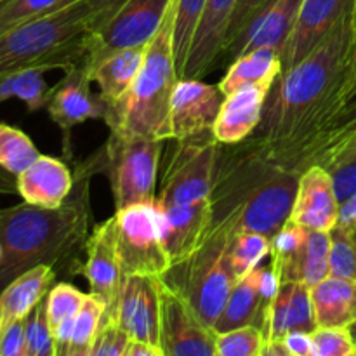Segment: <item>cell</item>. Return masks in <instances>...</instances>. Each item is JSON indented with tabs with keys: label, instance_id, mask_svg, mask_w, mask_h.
<instances>
[{
	"label": "cell",
	"instance_id": "cell-17",
	"mask_svg": "<svg viewBox=\"0 0 356 356\" xmlns=\"http://www.w3.org/2000/svg\"><path fill=\"white\" fill-rule=\"evenodd\" d=\"M156 209L160 212L162 240L170 264L183 263L207 240L211 232V198Z\"/></svg>",
	"mask_w": 356,
	"mask_h": 356
},
{
	"label": "cell",
	"instance_id": "cell-19",
	"mask_svg": "<svg viewBox=\"0 0 356 356\" xmlns=\"http://www.w3.org/2000/svg\"><path fill=\"white\" fill-rule=\"evenodd\" d=\"M235 2L236 0H207L181 79H202L221 61Z\"/></svg>",
	"mask_w": 356,
	"mask_h": 356
},
{
	"label": "cell",
	"instance_id": "cell-42",
	"mask_svg": "<svg viewBox=\"0 0 356 356\" xmlns=\"http://www.w3.org/2000/svg\"><path fill=\"white\" fill-rule=\"evenodd\" d=\"M129 343H131L129 334L120 329L115 320L106 316L90 348V356H125Z\"/></svg>",
	"mask_w": 356,
	"mask_h": 356
},
{
	"label": "cell",
	"instance_id": "cell-26",
	"mask_svg": "<svg viewBox=\"0 0 356 356\" xmlns=\"http://www.w3.org/2000/svg\"><path fill=\"white\" fill-rule=\"evenodd\" d=\"M313 313L318 327H348L356 322V282L327 277L312 287Z\"/></svg>",
	"mask_w": 356,
	"mask_h": 356
},
{
	"label": "cell",
	"instance_id": "cell-10",
	"mask_svg": "<svg viewBox=\"0 0 356 356\" xmlns=\"http://www.w3.org/2000/svg\"><path fill=\"white\" fill-rule=\"evenodd\" d=\"M172 0H125L86 40V66H96L111 52L145 47L162 24Z\"/></svg>",
	"mask_w": 356,
	"mask_h": 356
},
{
	"label": "cell",
	"instance_id": "cell-49",
	"mask_svg": "<svg viewBox=\"0 0 356 356\" xmlns=\"http://www.w3.org/2000/svg\"><path fill=\"white\" fill-rule=\"evenodd\" d=\"M125 356H163V355L159 348H153L146 343H139V341L131 339Z\"/></svg>",
	"mask_w": 356,
	"mask_h": 356
},
{
	"label": "cell",
	"instance_id": "cell-51",
	"mask_svg": "<svg viewBox=\"0 0 356 356\" xmlns=\"http://www.w3.org/2000/svg\"><path fill=\"white\" fill-rule=\"evenodd\" d=\"M350 332H351V336H353V339H355V343H356V322L350 327Z\"/></svg>",
	"mask_w": 356,
	"mask_h": 356
},
{
	"label": "cell",
	"instance_id": "cell-44",
	"mask_svg": "<svg viewBox=\"0 0 356 356\" xmlns=\"http://www.w3.org/2000/svg\"><path fill=\"white\" fill-rule=\"evenodd\" d=\"M330 174H332L334 188H336L339 204H343L351 195L356 193V156L337 165L336 169L330 170Z\"/></svg>",
	"mask_w": 356,
	"mask_h": 356
},
{
	"label": "cell",
	"instance_id": "cell-34",
	"mask_svg": "<svg viewBox=\"0 0 356 356\" xmlns=\"http://www.w3.org/2000/svg\"><path fill=\"white\" fill-rule=\"evenodd\" d=\"M38 156L37 146L21 129L0 124V169L19 176Z\"/></svg>",
	"mask_w": 356,
	"mask_h": 356
},
{
	"label": "cell",
	"instance_id": "cell-14",
	"mask_svg": "<svg viewBox=\"0 0 356 356\" xmlns=\"http://www.w3.org/2000/svg\"><path fill=\"white\" fill-rule=\"evenodd\" d=\"M110 318L115 320L132 341L146 343L162 351L159 277H148V275L124 277L117 306Z\"/></svg>",
	"mask_w": 356,
	"mask_h": 356
},
{
	"label": "cell",
	"instance_id": "cell-6",
	"mask_svg": "<svg viewBox=\"0 0 356 356\" xmlns=\"http://www.w3.org/2000/svg\"><path fill=\"white\" fill-rule=\"evenodd\" d=\"M163 143V139L152 136L110 131L103 148L92 159L86 160L92 174H106L115 211L132 205L156 204V176Z\"/></svg>",
	"mask_w": 356,
	"mask_h": 356
},
{
	"label": "cell",
	"instance_id": "cell-38",
	"mask_svg": "<svg viewBox=\"0 0 356 356\" xmlns=\"http://www.w3.org/2000/svg\"><path fill=\"white\" fill-rule=\"evenodd\" d=\"M26 356H58L45 312V298L26 316Z\"/></svg>",
	"mask_w": 356,
	"mask_h": 356
},
{
	"label": "cell",
	"instance_id": "cell-29",
	"mask_svg": "<svg viewBox=\"0 0 356 356\" xmlns=\"http://www.w3.org/2000/svg\"><path fill=\"white\" fill-rule=\"evenodd\" d=\"M330 256V233L325 232H308L305 247L301 249L294 263L280 275V285L287 282L315 287L327 277H330L329 266Z\"/></svg>",
	"mask_w": 356,
	"mask_h": 356
},
{
	"label": "cell",
	"instance_id": "cell-39",
	"mask_svg": "<svg viewBox=\"0 0 356 356\" xmlns=\"http://www.w3.org/2000/svg\"><path fill=\"white\" fill-rule=\"evenodd\" d=\"M313 356H356V343L348 327H316L312 332Z\"/></svg>",
	"mask_w": 356,
	"mask_h": 356
},
{
	"label": "cell",
	"instance_id": "cell-31",
	"mask_svg": "<svg viewBox=\"0 0 356 356\" xmlns=\"http://www.w3.org/2000/svg\"><path fill=\"white\" fill-rule=\"evenodd\" d=\"M270 252L271 240L268 236L256 232H238L233 233L229 238L226 257L232 273L238 280L263 264V259H266Z\"/></svg>",
	"mask_w": 356,
	"mask_h": 356
},
{
	"label": "cell",
	"instance_id": "cell-12",
	"mask_svg": "<svg viewBox=\"0 0 356 356\" xmlns=\"http://www.w3.org/2000/svg\"><path fill=\"white\" fill-rule=\"evenodd\" d=\"M90 83H92V79H90L89 70L86 65H80L66 70L65 76L51 89V96L45 108L51 120L61 131L66 156L72 155L70 138L76 125L90 118L106 120L108 117L110 103L101 94H94Z\"/></svg>",
	"mask_w": 356,
	"mask_h": 356
},
{
	"label": "cell",
	"instance_id": "cell-4",
	"mask_svg": "<svg viewBox=\"0 0 356 356\" xmlns=\"http://www.w3.org/2000/svg\"><path fill=\"white\" fill-rule=\"evenodd\" d=\"M94 9L76 0L56 13L17 24L0 37V79L23 70H70L86 65Z\"/></svg>",
	"mask_w": 356,
	"mask_h": 356
},
{
	"label": "cell",
	"instance_id": "cell-13",
	"mask_svg": "<svg viewBox=\"0 0 356 356\" xmlns=\"http://www.w3.org/2000/svg\"><path fill=\"white\" fill-rule=\"evenodd\" d=\"M225 94L219 86L200 79H179L170 97L169 118L163 127V141L193 138L212 131Z\"/></svg>",
	"mask_w": 356,
	"mask_h": 356
},
{
	"label": "cell",
	"instance_id": "cell-30",
	"mask_svg": "<svg viewBox=\"0 0 356 356\" xmlns=\"http://www.w3.org/2000/svg\"><path fill=\"white\" fill-rule=\"evenodd\" d=\"M49 96L51 87L44 80V72L40 70H23L0 79V103L17 97L26 104L30 113H35L47 106Z\"/></svg>",
	"mask_w": 356,
	"mask_h": 356
},
{
	"label": "cell",
	"instance_id": "cell-23",
	"mask_svg": "<svg viewBox=\"0 0 356 356\" xmlns=\"http://www.w3.org/2000/svg\"><path fill=\"white\" fill-rule=\"evenodd\" d=\"M270 90L271 87L252 83L225 96L212 127L216 139L221 145H233L252 136L263 117V108Z\"/></svg>",
	"mask_w": 356,
	"mask_h": 356
},
{
	"label": "cell",
	"instance_id": "cell-50",
	"mask_svg": "<svg viewBox=\"0 0 356 356\" xmlns=\"http://www.w3.org/2000/svg\"><path fill=\"white\" fill-rule=\"evenodd\" d=\"M261 356H291V353L284 341H270V343H264Z\"/></svg>",
	"mask_w": 356,
	"mask_h": 356
},
{
	"label": "cell",
	"instance_id": "cell-22",
	"mask_svg": "<svg viewBox=\"0 0 356 356\" xmlns=\"http://www.w3.org/2000/svg\"><path fill=\"white\" fill-rule=\"evenodd\" d=\"M75 184L72 170L63 160L40 155L16 176V190L23 202L38 207H61Z\"/></svg>",
	"mask_w": 356,
	"mask_h": 356
},
{
	"label": "cell",
	"instance_id": "cell-46",
	"mask_svg": "<svg viewBox=\"0 0 356 356\" xmlns=\"http://www.w3.org/2000/svg\"><path fill=\"white\" fill-rule=\"evenodd\" d=\"M337 229L356 236V193L344 200L339 207V219H337Z\"/></svg>",
	"mask_w": 356,
	"mask_h": 356
},
{
	"label": "cell",
	"instance_id": "cell-7",
	"mask_svg": "<svg viewBox=\"0 0 356 356\" xmlns=\"http://www.w3.org/2000/svg\"><path fill=\"white\" fill-rule=\"evenodd\" d=\"M232 235L229 232H211L193 256L174 264L163 275L169 284L183 292L202 322L212 330L236 282L226 257Z\"/></svg>",
	"mask_w": 356,
	"mask_h": 356
},
{
	"label": "cell",
	"instance_id": "cell-48",
	"mask_svg": "<svg viewBox=\"0 0 356 356\" xmlns=\"http://www.w3.org/2000/svg\"><path fill=\"white\" fill-rule=\"evenodd\" d=\"M125 0H89V3L94 9V23L92 28L103 24Z\"/></svg>",
	"mask_w": 356,
	"mask_h": 356
},
{
	"label": "cell",
	"instance_id": "cell-16",
	"mask_svg": "<svg viewBox=\"0 0 356 356\" xmlns=\"http://www.w3.org/2000/svg\"><path fill=\"white\" fill-rule=\"evenodd\" d=\"M339 207L332 174L322 165L302 170L289 219L309 232L330 233L339 219Z\"/></svg>",
	"mask_w": 356,
	"mask_h": 356
},
{
	"label": "cell",
	"instance_id": "cell-24",
	"mask_svg": "<svg viewBox=\"0 0 356 356\" xmlns=\"http://www.w3.org/2000/svg\"><path fill=\"white\" fill-rule=\"evenodd\" d=\"M58 271L47 264H40L14 278L0 292V337L17 320L26 318L31 309L47 296L54 285Z\"/></svg>",
	"mask_w": 356,
	"mask_h": 356
},
{
	"label": "cell",
	"instance_id": "cell-20",
	"mask_svg": "<svg viewBox=\"0 0 356 356\" xmlns=\"http://www.w3.org/2000/svg\"><path fill=\"white\" fill-rule=\"evenodd\" d=\"M313 313L312 289L298 282L282 284L264 309L263 330L264 343L282 341L291 332H308L316 329Z\"/></svg>",
	"mask_w": 356,
	"mask_h": 356
},
{
	"label": "cell",
	"instance_id": "cell-27",
	"mask_svg": "<svg viewBox=\"0 0 356 356\" xmlns=\"http://www.w3.org/2000/svg\"><path fill=\"white\" fill-rule=\"evenodd\" d=\"M145 47H127L111 52L90 68V79L110 104L117 103L131 89L145 61Z\"/></svg>",
	"mask_w": 356,
	"mask_h": 356
},
{
	"label": "cell",
	"instance_id": "cell-8",
	"mask_svg": "<svg viewBox=\"0 0 356 356\" xmlns=\"http://www.w3.org/2000/svg\"><path fill=\"white\" fill-rule=\"evenodd\" d=\"M221 148L222 145L212 131L177 139L163 169L156 207L193 204L211 198Z\"/></svg>",
	"mask_w": 356,
	"mask_h": 356
},
{
	"label": "cell",
	"instance_id": "cell-28",
	"mask_svg": "<svg viewBox=\"0 0 356 356\" xmlns=\"http://www.w3.org/2000/svg\"><path fill=\"white\" fill-rule=\"evenodd\" d=\"M282 75V56L275 49L259 47L240 54L229 63V68L221 82L218 83L225 96L235 92L240 87L261 83L273 87L278 76Z\"/></svg>",
	"mask_w": 356,
	"mask_h": 356
},
{
	"label": "cell",
	"instance_id": "cell-1",
	"mask_svg": "<svg viewBox=\"0 0 356 356\" xmlns=\"http://www.w3.org/2000/svg\"><path fill=\"white\" fill-rule=\"evenodd\" d=\"M299 176L252 136L222 145L211 193V232H256L271 240L291 218Z\"/></svg>",
	"mask_w": 356,
	"mask_h": 356
},
{
	"label": "cell",
	"instance_id": "cell-21",
	"mask_svg": "<svg viewBox=\"0 0 356 356\" xmlns=\"http://www.w3.org/2000/svg\"><path fill=\"white\" fill-rule=\"evenodd\" d=\"M301 2L302 0H273L250 23V26L243 31L242 37L222 54V59L232 63L240 54H245V52L259 47L275 49L282 56V51L289 40V35L294 28V21Z\"/></svg>",
	"mask_w": 356,
	"mask_h": 356
},
{
	"label": "cell",
	"instance_id": "cell-43",
	"mask_svg": "<svg viewBox=\"0 0 356 356\" xmlns=\"http://www.w3.org/2000/svg\"><path fill=\"white\" fill-rule=\"evenodd\" d=\"M0 356H26V318L17 320L2 334Z\"/></svg>",
	"mask_w": 356,
	"mask_h": 356
},
{
	"label": "cell",
	"instance_id": "cell-35",
	"mask_svg": "<svg viewBox=\"0 0 356 356\" xmlns=\"http://www.w3.org/2000/svg\"><path fill=\"white\" fill-rule=\"evenodd\" d=\"M86 292L79 291L66 282H59L49 289L47 296H45V312H47L52 336L61 325L75 322L76 315L86 301Z\"/></svg>",
	"mask_w": 356,
	"mask_h": 356
},
{
	"label": "cell",
	"instance_id": "cell-18",
	"mask_svg": "<svg viewBox=\"0 0 356 356\" xmlns=\"http://www.w3.org/2000/svg\"><path fill=\"white\" fill-rule=\"evenodd\" d=\"M353 0H302L282 51V72L305 59L351 7Z\"/></svg>",
	"mask_w": 356,
	"mask_h": 356
},
{
	"label": "cell",
	"instance_id": "cell-40",
	"mask_svg": "<svg viewBox=\"0 0 356 356\" xmlns=\"http://www.w3.org/2000/svg\"><path fill=\"white\" fill-rule=\"evenodd\" d=\"M330 275L356 282V236L334 228L330 232Z\"/></svg>",
	"mask_w": 356,
	"mask_h": 356
},
{
	"label": "cell",
	"instance_id": "cell-45",
	"mask_svg": "<svg viewBox=\"0 0 356 356\" xmlns=\"http://www.w3.org/2000/svg\"><path fill=\"white\" fill-rule=\"evenodd\" d=\"M355 156H356V131L353 134L348 136L346 139H343L339 145H336L334 148H330L329 152L323 153V155L313 163V165H322L330 172V170L336 169L337 165L355 159Z\"/></svg>",
	"mask_w": 356,
	"mask_h": 356
},
{
	"label": "cell",
	"instance_id": "cell-2",
	"mask_svg": "<svg viewBox=\"0 0 356 356\" xmlns=\"http://www.w3.org/2000/svg\"><path fill=\"white\" fill-rule=\"evenodd\" d=\"M75 184L61 207L19 204L0 209V292L40 264L76 275L90 228L89 181L92 170L76 165Z\"/></svg>",
	"mask_w": 356,
	"mask_h": 356
},
{
	"label": "cell",
	"instance_id": "cell-36",
	"mask_svg": "<svg viewBox=\"0 0 356 356\" xmlns=\"http://www.w3.org/2000/svg\"><path fill=\"white\" fill-rule=\"evenodd\" d=\"M76 0H0V37L17 24L56 13Z\"/></svg>",
	"mask_w": 356,
	"mask_h": 356
},
{
	"label": "cell",
	"instance_id": "cell-37",
	"mask_svg": "<svg viewBox=\"0 0 356 356\" xmlns=\"http://www.w3.org/2000/svg\"><path fill=\"white\" fill-rule=\"evenodd\" d=\"M263 346V330L256 325L216 334V356H261Z\"/></svg>",
	"mask_w": 356,
	"mask_h": 356
},
{
	"label": "cell",
	"instance_id": "cell-15",
	"mask_svg": "<svg viewBox=\"0 0 356 356\" xmlns=\"http://www.w3.org/2000/svg\"><path fill=\"white\" fill-rule=\"evenodd\" d=\"M86 261L80 264L79 273L89 284L90 292L106 302V316L110 318L117 306L124 273L115 243L113 216L106 221L97 222L86 242Z\"/></svg>",
	"mask_w": 356,
	"mask_h": 356
},
{
	"label": "cell",
	"instance_id": "cell-5",
	"mask_svg": "<svg viewBox=\"0 0 356 356\" xmlns=\"http://www.w3.org/2000/svg\"><path fill=\"white\" fill-rule=\"evenodd\" d=\"M172 31L174 0L156 33L146 44L145 61L131 89L120 101L110 104L104 120L110 131L162 139L170 97L179 80L174 61Z\"/></svg>",
	"mask_w": 356,
	"mask_h": 356
},
{
	"label": "cell",
	"instance_id": "cell-32",
	"mask_svg": "<svg viewBox=\"0 0 356 356\" xmlns=\"http://www.w3.org/2000/svg\"><path fill=\"white\" fill-rule=\"evenodd\" d=\"M205 3H207V0H174L172 47L179 79L183 75L191 40H193V35L197 31L198 23H200L202 14H204Z\"/></svg>",
	"mask_w": 356,
	"mask_h": 356
},
{
	"label": "cell",
	"instance_id": "cell-9",
	"mask_svg": "<svg viewBox=\"0 0 356 356\" xmlns=\"http://www.w3.org/2000/svg\"><path fill=\"white\" fill-rule=\"evenodd\" d=\"M113 221L115 243L124 277H163L170 270L172 264L163 247L156 204L132 205L115 211Z\"/></svg>",
	"mask_w": 356,
	"mask_h": 356
},
{
	"label": "cell",
	"instance_id": "cell-41",
	"mask_svg": "<svg viewBox=\"0 0 356 356\" xmlns=\"http://www.w3.org/2000/svg\"><path fill=\"white\" fill-rule=\"evenodd\" d=\"M273 0H236L235 9H233L232 19H229L228 31H226L225 47H222V54L238 40L243 35V31L250 26L254 19L266 9ZM221 54V58H222Z\"/></svg>",
	"mask_w": 356,
	"mask_h": 356
},
{
	"label": "cell",
	"instance_id": "cell-11",
	"mask_svg": "<svg viewBox=\"0 0 356 356\" xmlns=\"http://www.w3.org/2000/svg\"><path fill=\"white\" fill-rule=\"evenodd\" d=\"M160 348L163 356H216V332L202 322L183 292L159 277Z\"/></svg>",
	"mask_w": 356,
	"mask_h": 356
},
{
	"label": "cell",
	"instance_id": "cell-33",
	"mask_svg": "<svg viewBox=\"0 0 356 356\" xmlns=\"http://www.w3.org/2000/svg\"><path fill=\"white\" fill-rule=\"evenodd\" d=\"M104 318H106V302L89 292L75 318L66 356H90V348Z\"/></svg>",
	"mask_w": 356,
	"mask_h": 356
},
{
	"label": "cell",
	"instance_id": "cell-3",
	"mask_svg": "<svg viewBox=\"0 0 356 356\" xmlns=\"http://www.w3.org/2000/svg\"><path fill=\"white\" fill-rule=\"evenodd\" d=\"M353 38L355 0L305 59L282 72L268 94L252 138L264 148H275L301 134L343 87Z\"/></svg>",
	"mask_w": 356,
	"mask_h": 356
},
{
	"label": "cell",
	"instance_id": "cell-47",
	"mask_svg": "<svg viewBox=\"0 0 356 356\" xmlns=\"http://www.w3.org/2000/svg\"><path fill=\"white\" fill-rule=\"evenodd\" d=\"M287 346L291 356H313L312 355V334L291 332L282 339Z\"/></svg>",
	"mask_w": 356,
	"mask_h": 356
},
{
	"label": "cell",
	"instance_id": "cell-25",
	"mask_svg": "<svg viewBox=\"0 0 356 356\" xmlns=\"http://www.w3.org/2000/svg\"><path fill=\"white\" fill-rule=\"evenodd\" d=\"M270 299L261 289V264L245 277L238 278L233 285L221 316L216 322L214 332L238 329L243 325H263L264 309Z\"/></svg>",
	"mask_w": 356,
	"mask_h": 356
}]
</instances>
